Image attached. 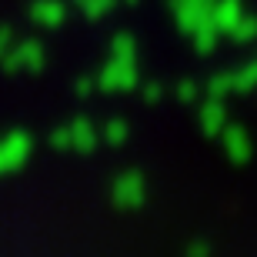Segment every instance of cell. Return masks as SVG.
I'll list each match as a JSON object with an SVG mask.
<instances>
[{"instance_id": "6da1fadb", "label": "cell", "mask_w": 257, "mask_h": 257, "mask_svg": "<svg viewBox=\"0 0 257 257\" xmlns=\"http://www.w3.org/2000/svg\"><path fill=\"white\" fill-rule=\"evenodd\" d=\"M30 17L40 20V24H47V27H57L60 17H64V4L60 0H40L30 7Z\"/></svg>"}, {"instance_id": "7a4b0ae2", "label": "cell", "mask_w": 257, "mask_h": 257, "mask_svg": "<svg viewBox=\"0 0 257 257\" xmlns=\"http://www.w3.org/2000/svg\"><path fill=\"white\" fill-rule=\"evenodd\" d=\"M80 4V10H84L87 17H100V14H107V10L114 7V0H77Z\"/></svg>"}]
</instances>
